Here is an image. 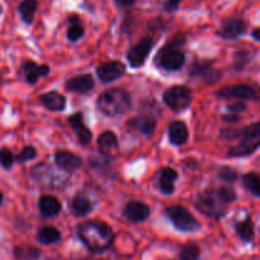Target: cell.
<instances>
[{
    "label": "cell",
    "instance_id": "obj_1",
    "mask_svg": "<svg viewBox=\"0 0 260 260\" xmlns=\"http://www.w3.org/2000/svg\"><path fill=\"white\" fill-rule=\"evenodd\" d=\"M78 236L90 253L101 254L108 250L114 241V233L103 221H86L78 226Z\"/></svg>",
    "mask_w": 260,
    "mask_h": 260
},
{
    "label": "cell",
    "instance_id": "obj_2",
    "mask_svg": "<svg viewBox=\"0 0 260 260\" xmlns=\"http://www.w3.org/2000/svg\"><path fill=\"white\" fill-rule=\"evenodd\" d=\"M96 107L106 116H121L131 107V96L123 89H108L98 96Z\"/></svg>",
    "mask_w": 260,
    "mask_h": 260
},
{
    "label": "cell",
    "instance_id": "obj_3",
    "mask_svg": "<svg viewBox=\"0 0 260 260\" xmlns=\"http://www.w3.org/2000/svg\"><path fill=\"white\" fill-rule=\"evenodd\" d=\"M185 42V38L175 37L172 42L167 43L159 53L156 55V63H159L160 68L165 69L168 71H177L183 68L185 63V55L182 51L177 50L180 45Z\"/></svg>",
    "mask_w": 260,
    "mask_h": 260
},
{
    "label": "cell",
    "instance_id": "obj_4",
    "mask_svg": "<svg viewBox=\"0 0 260 260\" xmlns=\"http://www.w3.org/2000/svg\"><path fill=\"white\" fill-rule=\"evenodd\" d=\"M239 136L241 137L240 142L229 150V155H231V156H245V155L255 151L260 144L259 122L245 127L243 131L239 132Z\"/></svg>",
    "mask_w": 260,
    "mask_h": 260
},
{
    "label": "cell",
    "instance_id": "obj_5",
    "mask_svg": "<svg viewBox=\"0 0 260 260\" xmlns=\"http://www.w3.org/2000/svg\"><path fill=\"white\" fill-rule=\"evenodd\" d=\"M167 216L175 229L183 233H194L201 229V223L183 206H172L167 210Z\"/></svg>",
    "mask_w": 260,
    "mask_h": 260
},
{
    "label": "cell",
    "instance_id": "obj_6",
    "mask_svg": "<svg viewBox=\"0 0 260 260\" xmlns=\"http://www.w3.org/2000/svg\"><path fill=\"white\" fill-rule=\"evenodd\" d=\"M197 208L208 217L220 218L225 215V203L221 202L217 193L213 189H207L198 196Z\"/></svg>",
    "mask_w": 260,
    "mask_h": 260
},
{
    "label": "cell",
    "instance_id": "obj_7",
    "mask_svg": "<svg viewBox=\"0 0 260 260\" xmlns=\"http://www.w3.org/2000/svg\"><path fill=\"white\" fill-rule=\"evenodd\" d=\"M164 103L174 112H182L192 102V94L187 86L175 85L168 89L162 95Z\"/></svg>",
    "mask_w": 260,
    "mask_h": 260
},
{
    "label": "cell",
    "instance_id": "obj_8",
    "mask_svg": "<svg viewBox=\"0 0 260 260\" xmlns=\"http://www.w3.org/2000/svg\"><path fill=\"white\" fill-rule=\"evenodd\" d=\"M154 47V41L150 37H145L139 43L134 46L131 50L127 52V60L132 68H140L144 65L147 56L151 52V48Z\"/></svg>",
    "mask_w": 260,
    "mask_h": 260
},
{
    "label": "cell",
    "instance_id": "obj_9",
    "mask_svg": "<svg viewBox=\"0 0 260 260\" xmlns=\"http://www.w3.org/2000/svg\"><path fill=\"white\" fill-rule=\"evenodd\" d=\"M218 96L225 99H241V101H250L256 99V91L253 86L248 84H236V85L226 86L218 91Z\"/></svg>",
    "mask_w": 260,
    "mask_h": 260
},
{
    "label": "cell",
    "instance_id": "obj_10",
    "mask_svg": "<svg viewBox=\"0 0 260 260\" xmlns=\"http://www.w3.org/2000/svg\"><path fill=\"white\" fill-rule=\"evenodd\" d=\"M126 73V66L119 61H109L96 68V75L102 83H111L117 80Z\"/></svg>",
    "mask_w": 260,
    "mask_h": 260
},
{
    "label": "cell",
    "instance_id": "obj_11",
    "mask_svg": "<svg viewBox=\"0 0 260 260\" xmlns=\"http://www.w3.org/2000/svg\"><path fill=\"white\" fill-rule=\"evenodd\" d=\"M124 217L131 222H142L150 216V207L144 202L131 201L123 210Z\"/></svg>",
    "mask_w": 260,
    "mask_h": 260
},
{
    "label": "cell",
    "instance_id": "obj_12",
    "mask_svg": "<svg viewBox=\"0 0 260 260\" xmlns=\"http://www.w3.org/2000/svg\"><path fill=\"white\" fill-rule=\"evenodd\" d=\"M248 28L245 20L241 18H230L222 24L220 30V36L225 40H235L239 36L244 35Z\"/></svg>",
    "mask_w": 260,
    "mask_h": 260
},
{
    "label": "cell",
    "instance_id": "obj_13",
    "mask_svg": "<svg viewBox=\"0 0 260 260\" xmlns=\"http://www.w3.org/2000/svg\"><path fill=\"white\" fill-rule=\"evenodd\" d=\"M55 162L60 169L65 170L68 173H74L83 164L80 156L70 151H62V150L55 154Z\"/></svg>",
    "mask_w": 260,
    "mask_h": 260
},
{
    "label": "cell",
    "instance_id": "obj_14",
    "mask_svg": "<svg viewBox=\"0 0 260 260\" xmlns=\"http://www.w3.org/2000/svg\"><path fill=\"white\" fill-rule=\"evenodd\" d=\"M127 127L132 131H136L137 134L142 135L145 137H150L155 131V127H156V121L151 117L146 116H140V117H134L131 121L127 123Z\"/></svg>",
    "mask_w": 260,
    "mask_h": 260
},
{
    "label": "cell",
    "instance_id": "obj_15",
    "mask_svg": "<svg viewBox=\"0 0 260 260\" xmlns=\"http://www.w3.org/2000/svg\"><path fill=\"white\" fill-rule=\"evenodd\" d=\"M65 86H66V90L69 91H73V93H79V94H85L94 88V79L93 76L89 75V74H84V75H79V76H75V78H71L70 80L66 81Z\"/></svg>",
    "mask_w": 260,
    "mask_h": 260
},
{
    "label": "cell",
    "instance_id": "obj_16",
    "mask_svg": "<svg viewBox=\"0 0 260 260\" xmlns=\"http://www.w3.org/2000/svg\"><path fill=\"white\" fill-rule=\"evenodd\" d=\"M69 123L73 127L74 132H75L76 137H78L79 142L81 145H88L91 140V132L88 127L84 124L83 121V114L81 113H75L73 116L69 117Z\"/></svg>",
    "mask_w": 260,
    "mask_h": 260
},
{
    "label": "cell",
    "instance_id": "obj_17",
    "mask_svg": "<svg viewBox=\"0 0 260 260\" xmlns=\"http://www.w3.org/2000/svg\"><path fill=\"white\" fill-rule=\"evenodd\" d=\"M23 71L25 74V81L28 84H35L41 76H46L50 73V68L47 65H37L33 61H27L23 63Z\"/></svg>",
    "mask_w": 260,
    "mask_h": 260
},
{
    "label": "cell",
    "instance_id": "obj_18",
    "mask_svg": "<svg viewBox=\"0 0 260 260\" xmlns=\"http://www.w3.org/2000/svg\"><path fill=\"white\" fill-rule=\"evenodd\" d=\"M40 211L45 217H55L61 211V202L56 197L50 194L42 196L40 198Z\"/></svg>",
    "mask_w": 260,
    "mask_h": 260
},
{
    "label": "cell",
    "instance_id": "obj_19",
    "mask_svg": "<svg viewBox=\"0 0 260 260\" xmlns=\"http://www.w3.org/2000/svg\"><path fill=\"white\" fill-rule=\"evenodd\" d=\"M40 101L50 111L61 112L66 107L65 96L61 95L57 91H48V93H45L43 95H41Z\"/></svg>",
    "mask_w": 260,
    "mask_h": 260
},
{
    "label": "cell",
    "instance_id": "obj_20",
    "mask_svg": "<svg viewBox=\"0 0 260 260\" xmlns=\"http://www.w3.org/2000/svg\"><path fill=\"white\" fill-rule=\"evenodd\" d=\"M188 136H189V134H188V128L184 122H173L169 126V140L173 145L179 146V145L185 144Z\"/></svg>",
    "mask_w": 260,
    "mask_h": 260
},
{
    "label": "cell",
    "instance_id": "obj_21",
    "mask_svg": "<svg viewBox=\"0 0 260 260\" xmlns=\"http://www.w3.org/2000/svg\"><path fill=\"white\" fill-rule=\"evenodd\" d=\"M178 173L172 168H164L159 175V188L164 194H172L174 192V183Z\"/></svg>",
    "mask_w": 260,
    "mask_h": 260
},
{
    "label": "cell",
    "instance_id": "obj_22",
    "mask_svg": "<svg viewBox=\"0 0 260 260\" xmlns=\"http://www.w3.org/2000/svg\"><path fill=\"white\" fill-rule=\"evenodd\" d=\"M71 208H73V212L75 216L79 217H83L86 216L93 208V203L89 200V197L84 193H79L74 197L73 203H71Z\"/></svg>",
    "mask_w": 260,
    "mask_h": 260
},
{
    "label": "cell",
    "instance_id": "obj_23",
    "mask_svg": "<svg viewBox=\"0 0 260 260\" xmlns=\"http://www.w3.org/2000/svg\"><path fill=\"white\" fill-rule=\"evenodd\" d=\"M235 229L239 238L243 241H245V243H251V241L254 240V236H255V228H254V222L253 220H251L250 216H248L244 221H240V222L236 223Z\"/></svg>",
    "mask_w": 260,
    "mask_h": 260
},
{
    "label": "cell",
    "instance_id": "obj_24",
    "mask_svg": "<svg viewBox=\"0 0 260 260\" xmlns=\"http://www.w3.org/2000/svg\"><path fill=\"white\" fill-rule=\"evenodd\" d=\"M61 233L53 226H45V228L40 229L37 233V240L40 241L42 245H52L60 241Z\"/></svg>",
    "mask_w": 260,
    "mask_h": 260
},
{
    "label": "cell",
    "instance_id": "obj_25",
    "mask_svg": "<svg viewBox=\"0 0 260 260\" xmlns=\"http://www.w3.org/2000/svg\"><path fill=\"white\" fill-rule=\"evenodd\" d=\"M118 146V139L111 131H106L98 137V147L103 154H109L114 151Z\"/></svg>",
    "mask_w": 260,
    "mask_h": 260
},
{
    "label": "cell",
    "instance_id": "obj_26",
    "mask_svg": "<svg viewBox=\"0 0 260 260\" xmlns=\"http://www.w3.org/2000/svg\"><path fill=\"white\" fill-rule=\"evenodd\" d=\"M38 3L37 0H23L18 7V12H19L20 17L25 23H32L33 18H35V13L37 10Z\"/></svg>",
    "mask_w": 260,
    "mask_h": 260
},
{
    "label": "cell",
    "instance_id": "obj_27",
    "mask_svg": "<svg viewBox=\"0 0 260 260\" xmlns=\"http://www.w3.org/2000/svg\"><path fill=\"white\" fill-rule=\"evenodd\" d=\"M180 260H200L201 258V249L197 244H185L179 253Z\"/></svg>",
    "mask_w": 260,
    "mask_h": 260
},
{
    "label": "cell",
    "instance_id": "obj_28",
    "mask_svg": "<svg viewBox=\"0 0 260 260\" xmlns=\"http://www.w3.org/2000/svg\"><path fill=\"white\" fill-rule=\"evenodd\" d=\"M243 183L244 187L254 194L255 197H259L260 196V185H259V177L255 174V173H248L243 177Z\"/></svg>",
    "mask_w": 260,
    "mask_h": 260
},
{
    "label": "cell",
    "instance_id": "obj_29",
    "mask_svg": "<svg viewBox=\"0 0 260 260\" xmlns=\"http://www.w3.org/2000/svg\"><path fill=\"white\" fill-rule=\"evenodd\" d=\"M41 251L36 248H15L14 256L17 260H38Z\"/></svg>",
    "mask_w": 260,
    "mask_h": 260
},
{
    "label": "cell",
    "instance_id": "obj_30",
    "mask_svg": "<svg viewBox=\"0 0 260 260\" xmlns=\"http://www.w3.org/2000/svg\"><path fill=\"white\" fill-rule=\"evenodd\" d=\"M218 198L221 200V202L229 205V203H233L236 200V193L233 188L230 187H220L218 189H216Z\"/></svg>",
    "mask_w": 260,
    "mask_h": 260
},
{
    "label": "cell",
    "instance_id": "obj_31",
    "mask_svg": "<svg viewBox=\"0 0 260 260\" xmlns=\"http://www.w3.org/2000/svg\"><path fill=\"white\" fill-rule=\"evenodd\" d=\"M15 161V157L14 155H13V152L10 151L9 149H7V147H3L2 150H0V165H2L3 168H5V169H9V168H12V165L14 164Z\"/></svg>",
    "mask_w": 260,
    "mask_h": 260
},
{
    "label": "cell",
    "instance_id": "obj_32",
    "mask_svg": "<svg viewBox=\"0 0 260 260\" xmlns=\"http://www.w3.org/2000/svg\"><path fill=\"white\" fill-rule=\"evenodd\" d=\"M84 36V28L80 23L78 24H71L70 28L68 30V38L71 42H76L78 40H80Z\"/></svg>",
    "mask_w": 260,
    "mask_h": 260
},
{
    "label": "cell",
    "instance_id": "obj_33",
    "mask_svg": "<svg viewBox=\"0 0 260 260\" xmlns=\"http://www.w3.org/2000/svg\"><path fill=\"white\" fill-rule=\"evenodd\" d=\"M36 156H37V151H36L35 147L27 146V147H24V149H23L19 154H18L17 160L19 162H24V161H28V160L35 159Z\"/></svg>",
    "mask_w": 260,
    "mask_h": 260
},
{
    "label": "cell",
    "instance_id": "obj_34",
    "mask_svg": "<svg viewBox=\"0 0 260 260\" xmlns=\"http://www.w3.org/2000/svg\"><path fill=\"white\" fill-rule=\"evenodd\" d=\"M218 175H220L221 179L226 180V182H235L238 179V173L234 169H231V168H222L220 173H218Z\"/></svg>",
    "mask_w": 260,
    "mask_h": 260
},
{
    "label": "cell",
    "instance_id": "obj_35",
    "mask_svg": "<svg viewBox=\"0 0 260 260\" xmlns=\"http://www.w3.org/2000/svg\"><path fill=\"white\" fill-rule=\"evenodd\" d=\"M183 0H165L164 3V10L165 12H175V10L178 9V7H179V4L182 3Z\"/></svg>",
    "mask_w": 260,
    "mask_h": 260
},
{
    "label": "cell",
    "instance_id": "obj_36",
    "mask_svg": "<svg viewBox=\"0 0 260 260\" xmlns=\"http://www.w3.org/2000/svg\"><path fill=\"white\" fill-rule=\"evenodd\" d=\"M229 111L233 112V113H239V112H244L246 109V104L243 103V102H236V103H233L230 104V106L228 107Z\"/></svg>",
    "mask_w": 260,
    "mask_h": 260
},
{
    "label": "cell",
    "instance_id": "obj_37",
    "mask_svg": "<svg viewBox=\"0 0 260 260\" xmlns=\"http://www.w3.org/2000/svg\"><path fill=\"white\" fill-rule=\"evenodd\" d=\"M135 2H136V0H116V3L119 7H128V5L134 4Z\"/></svg>",
    "mask_w": 260,
    "mask_h": 260
},
{
    "label": "cell",
    "instance_id": "obj_38",
    "mask_svg": "<svg viewBox=\"0 0 260 260\" xmlns=\"http://www.w3.org/2000/svg\"><path fill=\"white\" fill-rule=\"evenodd\" d=\"M223 118H225V121H228V122H238L239 121L238 116H225Z\"/></svg>",
    "mask_w": 260,
    "mask_h": 260
},
{
    "label": "cell",
    "instance_id": "obj_39",
    "mask_svg": "<svg viewBox=\"0 0 260 260\" xmlns=\"http://www.w3.org/2000/svg\"><path fill=\"white\" fill-rule=\"evenodd\" d=\"M253 37H254V40H255V41L260 40V29H259V28H255V29H254Z\"/></svg>",
    "mask_w": 260,
    "mask_h": 260
},
{
    "label": "cell",
    "instance_id": "obj_40",
    "mask_svg": "<svg viewBox=\"0 0 260 260\" xmlns=\"http://www.w3.org/2000/svg\"><path fill=\"white\" fill-rule=\"evenodd\" d=\"M2 202H3V194L2 192H0V205H2Z\"/></svg>",
    "mask_w": 260,
    "mask_h": 260
},
{
    "label": "cell",
    "instance_id": "obj_41",
    "mask_svg": "<svg viewBox=\"0 0 260 260\" xmlns=\"http://www.w3.org/2000/svg\"><path fill=\"white\" fill-rule=\"evenodd\" d=\"M3 13V8H2V5H0V14H2Z\"/></svg>",
    "mask_w": 260,
    "mask_h": 260
},
{
    "label": "cell",
    "instance_id": "obj_42",
    "mask_svg": "<svg viewBox=\"0 0 260 260\" xmlns=\"http://www.w3.org/2000/svg\"><path fill=\"white\" fill-rule=\"evenodd\" d=\"M47 260H53V259H47Z\"/></svg>",
    "mask_w": 260,
    "mask_h": 260
},
{
    "label": "cell",
    "instance_id": "obj_43",
    "mask_svg": "<svg viewBox=\"0 0 260 260\" xmlns=\"http://www.w3.org/2000/svg\"><path fill=\"white\" fill-rule=\"evenodd\" d=\"M0 81H2V79H0Z\"/></svg>",
    "mask_w": 260,
    "mask_h": 260
}]
</instances>
